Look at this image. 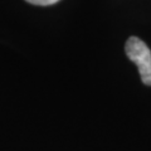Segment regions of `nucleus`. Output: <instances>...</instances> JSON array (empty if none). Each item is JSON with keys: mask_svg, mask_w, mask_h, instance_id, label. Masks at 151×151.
I'll use <instances>...</instances> for the list:
<instances>
[{"mask_svg": "<svg viewBox=\"0 0 151 151\" xmlns=\"http://www.w3.org/2000/svg\"><path fill=\"white\" fill-rule=\"evenodd\" d=\"M129 59L139 69L140 77L146 86H151V50L137 37H130L125 44Z\"/></svg>", "mask_w": 151, "mask_h": 151, "instance_id": "obj_1", "label": "nucleus"}, {"mask_svg": "<svg viewBox=\"0 0 151 151\" xmlns=\"http://www.w3.org/2000/svg\"><path fill=\"white\" fill-rule=\"evenodd\" d=\"M25 1L34 4V5H52V4H55L59 0H25Z\"/></svg>", "mask_w": 151, "mask_h": 151, "instance_id": "obj_2", "label": "nucleus"}]
</instances>
